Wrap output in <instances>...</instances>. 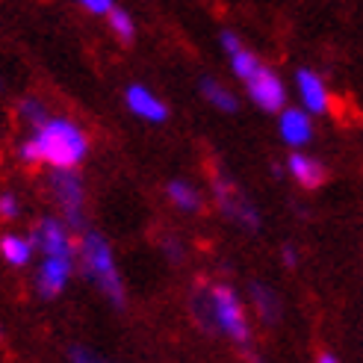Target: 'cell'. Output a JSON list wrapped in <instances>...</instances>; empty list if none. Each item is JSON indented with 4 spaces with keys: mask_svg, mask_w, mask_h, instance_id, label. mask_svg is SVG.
<instances>
[{
    "mask_svg": "<svg viewBox=\"0 0 363 363\" xmlns=\"http://www.w3.org/2000/svg\"><path fill=\"white\" fill-rule=\"evenodd\" d=\"M0 337H4V331H0Z\"/></svg>",
    "mask_w": 363,
    "mask_h": 363,
    "instance_id": "f1b7e54d",
    "label": "cell"
},
{
    "mask_svg": "<svg viewBox=\"0 0 363 363\" xmlns=\"http://www.w3.org/2000/svg\"><path fill=\"white\" fill-rule=\"evenodd\" d=\"M77 4H80L86 12H92V15H110V9L116 6L113 0H77Z\"/></svg>",
    "mask_w": 363,
    "mask_h": 363,
    "instance_id": "603a6c76",
    "label": "cell"
},
{
    "mask_svg": "<svg viewBox=\"0 0 363 363\" xmlns=\"http://www.w3.org/2000/svg\"><path fill=\"white\" fill-rule=\"evenodd\" d=\"M210 296H213L216 325H219V331L228 334V340H233L245 352L251 346V325H248V316H245V307H242L240 296L233 293L228 284H213Z\"/></svg>",
    "mask_w": 363,
    "mask_h": 363,
    "instance_id": "277c9868",
    "label": "cell"
},
{
    "mask_svg": "<svg viewBox=\"0 0 363 363\" xmlns=\"http://www.w3.org/2000/svg\"><path fill=\"white\" fill-rule=\"evenodd\" d=\"M18 216H21V204H18V198L12 192H4L0 195V222H15Z\"/></svg>",
    "mask_w": 363,
    "mask_h": 363,
    "instance_id": "44dd1931",
    "label": "cell"
},
{
    "mask_svg": "<svg viewBox=\"0 0 363 363\" xmlns=\"http://www.w3.org/2000/svg\"><path fill=\"white\" fill-rule=\"evenodd\" d=\"M286 169L289 174H293L298 180V186L304 189H319L325 184V169H322V162L313 160V157H307V154H289L286 160Z\"/></svg>",
    "mask_w": 363,
    "mask_h": 363,
    "instance_id": "7c38bea8",
    "label": "cell"
},
{
    "mask_svg": "<svg viewBox=\"0 0 363 363\" xmlns=\"http://www.w3.org/2000/svg\"><path fill=\"white\" fill-rule=\"evenodd\" d=\"M166 195L180 213H201V207H204L201 192H198L192 184H186V180H169Z\"/></svg>",
    "mask_w": 363,
    "mask_h": 363,
    "instance_id": "9a60e30c",
    "label": "cell"
},
{
    "mask_svg": "<svg viewBox=\"0 0 363 363\" xmlns=\"http://www.w3.org/2000/svg\"><path fill=\"white\" fill-rule=\"evenodd\" d=\"M248 86V95L251 101L260 106V110L266 113H281L284 104H286V89L281 83V77L275 74V71H269L266 65H260L254 74L245 80Z\"/></svg>",
    "mask_w": 363,
    "mask_h": 363,
    "instance_id": "52a82bcc",
    "label": "cell"
},
{
    "mask_svg": "<svg viewBox=\"0 0 363 363\" xmlns=\"http://www.w3.org/2000/svg\"><path fill=\"white\" fill-rule=\"evenodd\" d=\"M281 260L293 269V266H298V254H296V248L293 245H284V251H281Z\"/></svg>",
    "mask_w": 363,
    "mask_h": 363,
    "instance_id": "484cf974",
    "label": "cell"
},
{
    "mask_svg": "<svg viewBox=\"0 0 363 363\" xmlns=\"http://www.w3.org/2000/svg\"><path fill=\"white\" fill-rule=\"evenodd\" d=\"M30 242L35 251H42V257H68V260L77 257L74 240H71V228L60 219H53V216L39 219V225L30 230Z\"/></svg>",
    "mask_w": 363,
    "mask_h": 363,
    "instance_id": "8992f818",
    "label": "cell"
},
{
    "mask_svg": "<svg viewBox=\"0 0 363 363\" xmlns=\"http://www.w3.org/2000/svg\"><path fill=\"white\" fill-rule=\"evenodd\" d=\"M228 57H230V68H233V74H237L240 80H248V77L254 74V71H257V68L263 65V62H260L257 57H254L251 50H245V48H237L233 53H228Z\"/></svg>",
    "mask_w": 363,
    "mask_h": 363,
    "instance_id": "d6986e66",
    "label": "cell"
},
{
    "mask_svg": "<svg viewBox=\"0 0 363 363\" xmlns=\"http://www.w3.org/2000/svg\"><path fill=\"white\" fill-rule=\"evenodd\" d=\"M124 104H127V110H130L133 116L145 118V121H151V124H162L169 118V106L162 104L151 89H145V86H130L124 92Z\"/></svg>",
    "mask_w": 363,
    "mask_h": 363,
    "instance_id": "9c48e42d",
    "label": "cell"
},
{
    "mask_svg": "<svg viewBox=\"0 0 363 363\" xmlns=\"http://www.w3.org/2000/svg\"><path fill=\"white\" fill-rule=\"evenodd\" d=\"M48 186L71 230L86 228V186L74 169H50Z\"/></svg>",
    "mask_w": 363,
    "mask_h": 363,
    "instance_id": "3957f363",
    "label": "cell"
},
{
    "mask_svg": "<svg viewBox=\"0 0 363 363\" xmlns=\"http://www.w3.org/2000/svg\"><path fill=\"white\" fill-rule=\"evenodd\" d=\"M0 254H4V260L9 263V266H27L30 260H33V254H35V248H33V242H30V237H18V233H4L0 237Z\"/></svg>",
    "mask_w": 363,
    "mask_h": 363,
    "instance_id": "5bb4252c",
    "label": "cell"
},
{
    "mask_svg": "<svg viewBox=\"0 0 363 363\" xmlns=\"http://www.w3.org/2000/svg\"><path fill=\"white\" fill-rule=\"evenodd\" d=\"M213 195H216V207H219V213L228 216L230 222H237V225H242L248 230L260 228V213L254 210V204L242 195V189L233 184L230 177L216 174L213 177Z\"/></svg>",
    "mask_w": 363,
    "mask_h": 363,
    "instance_id": "5b68a950",
    "label": "cell"
},
{
    "mask_svg": "<svg viewBox=\"0 0 363 363\" xmlns=\"http://www.w3.org/2000/svg\"><path fill=\"white\" fill-rule=\"evenodd\" d=\"M18 116H21V121L27 124V127H39V124H45L48 118H50V113H48V106L39 101V98H24L21 104H18Z\"/></svg>",
    "mask_w": 363,
    "mask_h": 363,
    "instance_id": "ac0fdd59",
    "label": "cell"
},
{
    "mask_svg": "<svg viewBox=\"0 0 363 363\" xmlns=\"http://www.w3.org/2000/svg\"><path fill=\"white\" fill-rule=\"evenodd\" d=\"M162 248H166V254L172 257V263L184 260V251H180V242H177V240H166V245H162Z\"/></svg>",
    "mask_w": 363,
    "mask_h": 363,
    "instance_id": "cb8c5ba5",
    "label": "cell"
},
{
    "mask_svg": "<svg viewBox=\"0 0 363 363\" xmlns=\"http://www.w3.org/2000/svg\"><path fill=\"white\" fill-rule=\"evenodd\" d=\"M74 275V260L68 257H42V266L35 272V289L42 298H57L65 293V286Z\"/></svg>",
    "mask_w": 363,
    "mask_h": 363,
    "instance_id": "ba28073f",
    "label": "cell"
},
{
    "mask_svg": "<svg viewBox=\"0 0 363 363\" xmlns=\"http://www.w3.org/2000/svg\"><path fill=\"white\" fill-rule=\"evenodd\" d=\"M0 363H4V357H0Z\"/></svg>",
    "mask_w": 363,
    "mask_h": 363,
    "instance_id": "83f0119b",
    "label": "cell"
},
{
    "mask_svg": "<svg viewBox=\"0 0 363 363\" xmlns=\"http://www.w3.org/2000/svg\"><path fill=\"white\" fill-rule=\"evenodd\" d=\"M201 92H204V98L216 106V110H222V113H237V98H233L222 83H216L213 77H204V80H201Z\"/></svg>",
    "mask_w": 363,
    "mask_h": 363,
    "instance_id": "e0dca14e",
    "label": "cell"
},
{
    "mask_svg": "<svg viewBox=\"0 0 363 363\" xmlns=\"http://www.w3.org/2000/svg\"><path fill=\"white\" fill-rule=\"evenodd\" d=\"M251 304L254 311H257V316L266 322V325H275L278 316H281V301L275 296V289L266 286V284H251Z\"/></svg>",
    "mask_w": 363,
    "mask_h": 363,
    "instance_id": "4fadbf2b",
    "label": "cell"
},
{
    "mask_svg": "<svg viewBox=\"0 0 363 363\" xmlns=\"http://www.w3.org/2000/svg\"><path fill=\"white\" fill-rule=\"evenodd\" d=\"M18 154L27 166L45 162L50 169H77L89 154V136L80 124L50 116L45 124L35 127L33 136L18 148Z\"/></svg>",
    "mask_w": 363,
    "mask_h": 363,
    "instance_id": "6da1fadb",
    "label": "cell"
},
{
    "mask_svg": "<svg viewBox=\"0 0 363 363\" xmlns=\"http://www.w3.org/2000/svg\"><path fill=\"white\" fill-rule=\"evenodd\" d=\"M296 86H298V95L307 113H325L328 110V89H325L322 77L313 74L311 68H301L296 74Z\"/></svg>",
    "mask_w": 363,
    "mask_h": 363,
    "instance_id": "30bf717a",
    "label": "cell"
},
{
    "mask_svg": "<svg viewBox=\"0 0 363 363\" xmlns=\"http://www.w3.org/2000/svg\"><path fill=\"white\" fill-rule=\"evenodd\" d=\"M68 360L71 363H110L106 357H101V354H95V352H89L86 346H74L68 352Z\"/></svg>",
    "mask_w": 363,
    "mask_h": 363,
    "instance_id": "7402d4cb",
    "label": "cell"
},
{
    "mask_svg": "<svg viewBox=\"0 0 363 363\" xmlns=\"http://www.w3.org/2000/svg\"><path fill=\"white\" fill-rule=\"evenodd\" d=\"M77 254H80V263H83L86 278L92 281L116 307H124L127 304L124 284H121V275H118V269H116L113 248H110V242H106L104 233L83 230V240H80Z\"/></svg>",
    "mask_w": 363,
    "mask_h": 363,
    "instance_id": "7a4b0ae2",
    "label": "cell"
},
{
    "mask_svg": "<svg viewBox=\"0 0 363 363\" xmlns=\"http://www.w3.org/2000/svg\"><path fill=\"white\" fill-rule=\"evenodd\" d=\"M222 48H225L228 53H233L237 48H242V42H240V39H237V35H233L230 30H225V33H222Z\"/></svg>",
    "mask_w": 363,
    "mask_h": 363,
    "instance_id": "d4e9b609",
    "label": "cell"
},
{
    "mask_svg": "<svg viewBox=\"0 0 363 363\" xmlns=\"http://www.w3.org/2000/svg\"><path fill=\"white\" fill-rule=\"evenodd\" d=\"M316 363H340V360H337L334 354H319V360H316Z\"/></svg>",
    "mask_w": 363,
    "mask_h": 363,
    "instance_id": "4316f807",
    "label": "cell"
},
{
    "mask_svg": "<svg viewBox=\"0 0 363 363\" xmlns=\"http://www.w3.org/2000/svg\"><path fill=\"white\" fill-rule=\"evenodd\" d=\"M110 27H113V33L118 35L121 42H133L136 39V24L124 9H116V6L110 9Z\"/></svg>",
    "mask_w": 363,
    "mask_h": 363,
    "instance_id": "ffe728a7",
    "label": "cell"
},
{
    "mask_svg": "<svg viewBox=\"0 0 363 363\" xmlns=\"http://www.w3.org/2000/svg\"><path fill=\"white\" fill-rule=\"evenodd\" d=\"M281 139L293 148H301L313 139V124L307 110H281Z\"/></svg>",
    "mask_w": 363,
    "mask_h": 363,
    "instance_id": "8fae6325",
    "label": "cell"
},
{
    "mask_svg": "<svg viewBox=\"0 0 363 363\" xmlns=\"http://www.w3.org/2000/svg\"><path fill=\"white\" fill-rule=\"evenodd\" d=\"M189 307H192V316H195V322L201 325L204 331H219V325H216V307H213V296H210V286L207 289H201L198 286L195 293H192V301H189Z\"/></svg>",
    "mask_w": 363,
    "mask_h": 363,
    "instance_id": "2e32d148",
    "label": "cell"
}]
</instances>
